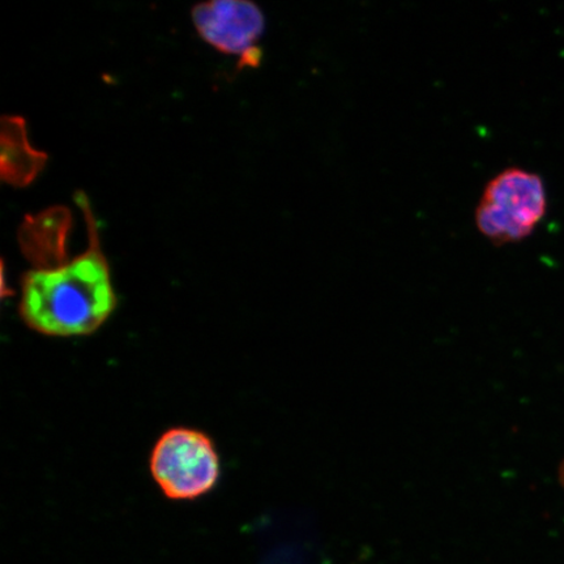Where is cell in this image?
I'll return each instance as SVG.
<instances>
[{
	"instance_id": "cell-1",
	"label": "cell",
	"mask_w": 564,
	"mask_h": 564,
	"mask_svg": "<svg viewBox=\"0 0 564 564\" xmlns=\"http://www.w3.org/2000/svg\"><path fill=\"white\" fill-rule=\"evenodd\" d=\"M76 202L86 214L87 251L65 262L34 268L21 282V319L34 333L48 337L95 334L117 307L110 267L101 250L88 199L79 194Z\"/></svg>"
},
{
	"instance_id": "cell-2",
	"label": "cell",
	"mask_w": 564,
	"mask_h": 564,
	"mask_svg": "<svg viewBox=\"0 0 564 564\" xmlns=\"http://www.w3.org/2000/svg\"><path fill=\"white\" fill-rule=\"evenodd\" d=\"M547 195L539 174L509 167L486 185L476 209V224L498 246L524 241L544 220Z\"/></svg>"
},
{
	"instance_id": "cell-3",
	"label": "cell",
	"mask_w": 564,
	"mask_h": 564,
	"mask_svg": "<svg viewBox=\"0 0 564 564\" xmlns=\"http://www.w3.org/2000/svg\"><path fill=\"white\" fill-rule=\"evenodd\" d=\"M150 470L167 499L185 502L216 488L221 463L214 441L206 433L192 427H173L154 444Z\"/></svg>"
},
{
	"instance_id": "cell-4",
	"label": "cell",
	"mask_w": 564,
	"mask_h": 564,
	"mask_svg": "<svg viewBox=\"0 0 564 564\" xmlns=\"http://www.w3.org/2000/svg\"><path fill=\"white\" fill-rule=\"evenodd\" d=\"M193 23L200 37L218 52L235 55L241 66L257 67L262 61L259 41L265 19L257 4L246 0H215L194 7Z\"/></svg>"
}]
</instances>
